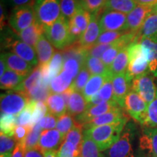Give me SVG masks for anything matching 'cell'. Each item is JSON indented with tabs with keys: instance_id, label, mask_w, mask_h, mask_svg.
Masks as SVG:
<instances>
[{
	"instance_id": "13",
	"label": "cell",
	"mask_w": 157,
	"mask_h": 157,
	"mask_svg": "<svg viewBox=\"0 0 157 157\" xmlns=\"http://www.w3.org/2000/svg\"><path fill=\"white\" fill-rule=\"evenodd\" d=\"M119 107L120 106L115 101L103 102V103L98 104V105L87 107V109L84 113L74 117V120H75L76 125H79V126L82 127L84 124L88 122L94 118L113 111V110Z\"/></svg>"
},
{
	"instance_id": "8",
	"label": "cell",
	"mask_w": 157,
	"mask_h": 157,
	"mask_svg": "<svg viewBox=\"0 0 157 157\" xmlns=\"http://www.w3.org/2000/svg\"><path fill=\"white\" fill-rule=\"evenodd\" d=\"M34 4L15 7L9 17L10 27L16 34L29 28L36 21Z\"/></svg>"
},
{
	"instance_id": "6",
	"label": "cell",
	"mask_w": 157,
	"mask_h": 157,
	"mask_svg": "<svg viewBox=\"0 0 157 157\" xmlns=\"http://www.w3.org/2000/svg\"><path fill=\"white\" fill-rule=\"evenodd\" d=\"M31 99L21 90H7L1 94V114L18 115L26 107Z\"/></svg>"
},
{
	"instance_id": "57",
	"label": "cell",
	"mask_w": 157,
	"mask_h": 157,
	"mask_svg": "<svg viewBox=\"0 0 157 157\" xmlns=\"http://www.w3.org/2000/svg\"><path fill=\"white\" fill-rule=\"evenodd\" d=\"M0 76H2L4 75V74L5 73V71L7 70H6V67H7V65H6V62H5V58H4V57L2 56V54H1V60H0Z\"/></svg>"
},
{
	"instance_id": "9",
	"label": "cell",
	"mask_w": 157,
	"mask_h": 157,
	"mask_svg": "<svg viewBox=\"0 0 157 157\" xmlns=\"http://www.w3.org/2000/svg\"><path fill=\"white\" fill-rule=\"evenodd\" d=\"M131 87L148 104L151 103L157 96V84L155 82V76L149 71L133 78Z\"/></svg>"
},
{
	"instance_id": "15",
	"label": "cell",
	"mask_w": 157,
	"mask_h": 157,
	"mask_svg": "<svg viewBox=\"0 0 157 157\" xmlns=\"http://www.w3.org/2000/svg\"><path fill=\"white\" fill-rule=\"evenodd\" d=\"M124 120H129V117L125 114L122 108L119 107L113 111L91 119L88 122L84 124L82 126V128H83V130H85V129H88L94 127L117 123Z\"/></svg>"
},
{
	"instance_id": "53",
	"label": "cell",
	"mask_w": 157,
	"mask_h": 157,
	"mask_svg": "<svg viewBox=\"0 0 157 157\" xmlns=\"http://www.w3.org/2000/svg\"><path fill=\"white\" fill-rule=\"evenodd\" d=\"M24 151H25V150L23 143H17L12 154V157H24Z\"/></svg>"
},
{
	"instance_id": "55",
	"label": "cell",
	"mask_w": 157,
	"mask_h": 157,
	"mask_svg": "<svg viewBox=\"0 0 157 157\" xmlns=\"http://www.w3.org/2000/svg\"><path fill=\"white\" fill-rule=\"evenodd\" d=\"M1 31H2V29L6 27V25H7V21H5V9L4 7V5L2 2L1 3Z\"/></svg>"
},
{
	"instance_id": "33",
	"label": "cell",
	"mask_w": 157,
	"mask_h": 157,
	"mask_svg": "<svg viewBox=\"0 0 157 157\" xmlns=\"http://www.w3.org/2000/svg\"><path fill=\"white\" fill-rule=\"evenodd\" d=\"M80 157H104L96 143L90 137L84 135Z\"/></svg>"
},
{
	"instance_id": "35",
	"label": "cell",
	"mask_w": 157,
	"mask_h": 157,
	"mask_svg": "<svg viewBox=\"0 0 157 157\" xmlns=\"http://www.w3.org/2000/svg\"><path fill=\"white\" fill-rule=\"evenodd\" d=\"M42 132V128L39 126V123L35 124L31 128L25 137V140L22 141L25 151L34 148L38 145L39 139Z\"/></svg>"
},
{
	"instance_id": "14",
	"label": "cell",
	"mask_w": 157,
	"mask_h": 157,
	"mask_svg": "<svg viewBox=\"0 0 157 157\" xmlns=\"http://www.w3.org/2000/svg\"><path fill=\"white\" fill-rule=\"evenodd\" d=\"M102 12L91 14V19L88 25L87 29L82 34L78 43L81 46L86 49H89L96 44L98 37L101 34V27H100V16Z\"/></svg>"
},
{
	"instance_id": "48",
	"label": "cell",
	"mask_w": 157,
	"mask_h": 157,
	"mask_svg": "<svg viewBox=\"0 0 157 157\" xmlns=\"http://www.w3.org/2000/svg\"><path fill=\"white\" fill-rule=\"evenodd\" d=\"M82 67H83L82 64L79 61H78L76 59L68 58L64 60L63 69L67 71L68 72L74 76V79H75Z\"/></svg>"
},
{
	"instance_id": "5",
	"label": "cell",
	"mask_w": 157,
	"mask_h": 157,
	"mask_svg": "<svg viewBox=\"0 0 157 157\" xmlns=\"http://www.w3.org/2000/svg\"><path fill=\"white\" fill-rule=\"evenodd\" d=\"M127 50L129 65L126 76L132 82L134 78L148 71V63L146 53L137 39L129 45Z\"/></svg>"
},
{
	"instance_id": "52",
	"label": "cell",
	"mask_w": 157,
	"mask_h": 157,
	"mask_svg": "<svg viewBox=\"0 0 157 157\" xmlns=\"http://www.w3.org/2000/svg\"><path fill=\"white\" fill-rule=\"evenodd\" d=\"M44 153L37 147L25 151L24 157H45Z\"/></svg>"
},
{
	"instance_id": "54",
	"label": "cell",
	"mask_w": 157,
	"mask_h": 157,
	"mask_svg": "<svg viewBox=\"0 0 157 157\" xmlns=\"http://www.w3.org/2000/svg\"><path fill=\"white\" fill-rule=\"evenodd\" d=\"M10 1L13 5H15V7L30 5L34 2V0H10Z\"/></svg>"
},
{
	"instance_id": "19",
	"label": "cell",
	"mask_w": 157,
	"mask_h": 157,
	"mask_svg": "<svg viewBox=\"0 0 157 157\" xmlns=\"http://www.w3.org/2000/svg\"><path fill=\"white\" fill-rule=\"evenodd\" d=\"M1 54L5 58L7 68L20 75L26 77L34 69L33 66L13 52H6Z\"/></svg>"
},
{
	"instance_id": "40",
	"label": "cell",
	"mask_w": 157,
	"mask_h": 157,
	"mask_svg": "<svg viewBox=\"0 0 157 157\" xmlns=\"http://www.w3.org/2000/svg\"><path fill=\"white\" fill-rule=\"evenodd\" d=\"M90 71L85 66H83L80 70L79 73L78 74L77 76H76L74 81L73 82V84L71 85V88L75 91L79 92V93H82L84 87L87 84V82L89 81L90 76Z\"/></svg>"
},
{
	"instance_id": "18",
	"label": "cell",
	"mask_w": 157,
	"mask_h": 157,
	"mask_svg": "<svg viewBox=\"0 0 157 157\" xmlns=\"http://www.w3.org/2000/svg\"><path fill=\"white\" fill-rule=\"evenodd\" d=\"M139 148L151 157H157V128L144 127L139 138Z\"/></svg>"
},
{
	"instance_id": "2",
	"label": "cell",
	"mask_w": 157,
	"mask_h": 157,
	"mask_svg": "<svg viewBox=\"0 0 157 157\" xmlns=\"http://www.w3.org/2000/svg\"><path fill=\"white\" fill-rule=\"evenodd\" d=\"M135 124H127L119 140L111 148L103 151L104 157H140L135 146Z\"/></svg>"
},
{
	"instance_id": "7",
	"label": "cell",
	"mask_w": 157,
	"mask_h": 157,
	"mask_svg": "<svg viewBox=\"0 0 157 157\" xmlns=\"http://www.w3.org/2000/svg\"><path fill=\"white\" fill-rule=\"evenodd\" d=\"M36 19L44 26L52 25L61 16L60 0H34Z\"/></svg>"
},
{
	"instance_id": "51",
	"label": "cell",
	"mask_w": 157,
	"mask_h": 157,
	"mask_svg": "<svg viewBox=\"0 0 157 157\" xmlns=\"http://www.w3.org/2000/svg\"><path fill=\"white\" fill-rule=\"evenodd\" d=\"M32 128L30 127H25V126H17L15 130L14 137L17 143L22 142L25 140V137L29 132V130Z\"/></svg>"
},
{
	"instance_id": "16",
	"label": "cell",
	"mask_w": 157,
	"mask_h": 157,
	"mask_svg": "<svg viewBox=\"0 0 157 157\" xmlns=\"http://www.w3.org/2000/svg\"><path fill=\"white\" fill-rule=\"evenodd\" d=\"M63 136L58 129H45L42 131L39 139L37 148H39L43 152L57 151L60 148V145L65 139Z\"/></svg>"
},
{
	"instance_id": "38",
	"label": "cell",
	"mask_w": 157,
	"mask_h": 157,
	"mask_svg": "<svg viewBox=\"0 0 157 157\" xmlns=\"http://www.w3.org/2000/svg\"><path fill=\"white\" fill-rule=\"evenodd\" d=\"M75 126L76 122L73 117L68 113H66L58 119L56 129L66 137V135Z\"/></svg>"
},
{
	"instance_id": "42",
	"label": "cell",
	"mask_w": 157,
	"mask_h": 157,
	"mask_svg": "<svg viewBox=\"0 0 157 157\" xmlns=\"http://www.w3.org/2000/svg\"><path fill=\"white\" fill-rule=\"evenodd\" d=\"M15 137L7 136L3 133L0 135V153L1 155L13 152L17 145Z\"/></svg>"
},
{
	"instance_id": "37",
	"label": "cell",
	"mask_w": 157,
	"mask_h": 157,
	"mask_svg": "<svg viewBox=\"0 0 157 157\" xmlns=\"http://www.w3.org/2000/svg\"><path fill=\"white\" fill-rule=\"evenodd\" d=\"M141 125L146 127L157 128V96L148 104L146 116Z\"/></svg>"
},
{
	"instance_id": "12",
	"label": "cell",
	"mask_w": 157,
	"mask_h": 157,
	"mask_svg": "<svg viewBox=\"0 0 157 157\" xmlns=\"http://www.w3.org/2000/svg\"><path fill=\"white\" fill-rule=\"evenodd\" d=\"M152 10L153 6L137 5L132 11L127 15L125 32L138 33L147 17L152 13Z\"/></svg>"
},
{
	"instance_id": "47",
	"label": "cell",
	"mask_w": 157,
	"mask_h": 157,
	"mask_svg": "<svg viewBox=\"0 0 157 157\" xmlns=\"http://www.w3.org/2000/svg\"><path fill=\"white\" fill-rule=\"evenodd\" d=\"M100 96L105 102L115 101L113 99V90L112 84V78L109 77L105 81L101 90L98 91Z\"/></svg>"
},
{
	"instance_id": "59",
	"label": "cell",
	"mask_w": 157,
	"mask_h": 157,
	"mask_svg": "<svg viewBox=\"0 0 157 157\" xmlns=\"http://www.w3.org/2000/svg\"><path fill=\"white\" fill-rule=\"evenodd\" d=\"M152 13H154V14H157V4H156V5H155L154 7H153Z\"/></svg>"
},
{
	"instance_id": "44",
	"label": "cell",
	"mask_w": 157,
	"mask_h": 157,
	"mask_svg": "<svg viewBox=\"0 0 157 157\" xmlns=\"http://www.w3.org/2000/svg\"><path fill=\"white\" fill-rule=\"evenodd\" d=\"M125 31H104L98 37L95 44H113L125 34Z\"/></svg>"
},
{
	"instance_id": "23",
	"label": "cell",
	"mask_w": 157,
	"mask_h": 157,
	"mask_svg": "<svg viewBox=\"0 0 157 157\" xmlns=\"http://www.w3.org/2000/svg\"><path fill=\"white\" fill-rule=\"evenodd\" d=\"M74 78L67 71L62 69L58 76L55 77L50 84V93L62 94L71 87Z\"/></svg>"
},
{
	"instance_id": "20",
	"label": "cell",
	"mask_w": 157,
	"mask_h": 157,
	"mask_svg": "<svg viewBox=\"0 0 157 157\" xmlns=\"http://www.w3.org/2000/svg\"><path fill=\"white\" fill-rule=\"evenodd\" d=\"M146 53L148 63V71L157 76V39L149 38L137 39Z\"/></svg>"
},
{
	"instance_id": "43",
	"label": "cell",
	"mask_w": 157,
	"mask_h": 157,
	"mask_svg": "<svg viewBox=\"0 0 157 157\" xmlns=\"http://www.w3.org/2000/svg\"><path fill=\"white\" fill-rule=\"evenodd\" d=\"M48 112V109L46 103L42 101H36L34 111H33L31 127H33L35 124H38L41 119L46 116Z\"/></svg>"
},
{
	"instance_id": "4",
	"label": "cell",
	"mask_w": 157,
	"mask_h": 157,
	"mask_svg": "<svg viewBox=\"0 0 157 157\" xmlns=\"http://www.w3.org/2000/svg\"><path fill=\"white\" fill-rule=\"evenodd\" d=\"M44 34L58 50H63L73 44L69 31V21L62 15L52 25L45 26Z\"/></svg>"
},
{
	"instance_id": "28",
	"label": "cell",
	"mask_w": 157,
	"mask_h": 157,
	"mask_svg": "<svg viewBox=\"0 0 157 157\" xmlns=\"http://www.w3.org/2000/svg\"><path fill=\"white\" fill-rule=\"evenodd\" d=\"M127 48H124L117 55V58L113 60V63L109 68V73L111 78L113 76L126 73L129 65V56Z\"/></svg>"
},
{
	"instance_id": "61",
	"label": "cell",
	"mask_w": 157,
	"mask_h": 157,
	"mask_svg": "<svg viewBox=\"0 0 157 157\" xmlns=\"http://www.w3.org/2000/svg\"><path fill=\"white\" fill-rule=\"evenodd\" d=\"M57 157H60V156H59V155L58 154V155H57Z\"/></svg>"
},
{
	"instance_id": "36",
	"label": "cell",
	"mask_w": 157,
	"mask_h": 157,
	"mask_svg": "<svg viewBox=\"0 0 157 157\" xmlns=\"http://www.w3.org/2000/svg\"><path fill=\"white\" fill-rule=\"evenodd\" d=\"M80 7L81 4L79 0H60L61 15L68 21L76 14Z\"/></svg>"
},
{
	"instance_id": "10",
	"label": "cell",
	"mask_w": 157,
	"mask_h": 157,
	"mask_svg": "<svg viewBox=\"0 0 157 157\" xmlns=\"http://www.w3.org/2000/svg\"><path fill=\"white\" fill-rule=\"evenodd\" d=\"M148 105V104L140 97L139 94L131 90L125 98L124 109L135 121L142 124Z\"/></svg>"
},
{
	"instance_id": "46",
	"label": "cell",
	"mask_w": 157,
	"mask_h": 157,
	"mask_svg": "<svg viewBox=\"0 0 157 157\" xmlns=\"http://www.w3.org/2000/svg\"><path fill=\"white\" fill-rule=\"evenodd\" d=\"M79 2L84 10L93 14L104 8L106 0H79Z\"/></svg>"
},
{
	"instance_id": "50",
	"label": "cell",
	"mask_w": 157,
	"mask_h": 157,
	"mask_svg": "<svg viewBox=\"0 0 157 157\" xmlns=\"http://www.w3.org/2000/svg\"><path fill=\"white\" fill-rule=\"evenodd\" d=\"M58 119L57 117L52 115V113L48 112L46 116L43 117L39 122V126L42 129H52L56 127Z\"/></svg>"
},
{
	"instance_id": "41",
	"label": "cell",
	"mask_w": 157,
	"mask_h": 157,
	"mask_svg": "<svg viewBox=\"0 0 157 157\" xmlns=\"http://www.w3.org/2000/svg\"><path fill=\"white\" fill-rule=\"evenodd\" d=\"M84 137V131L82 126L76 125L66 135L65 140L73 143L76 148L81 150L82 143Z\"/></svg>"
},
{
	"instance_id": "22",
	"label": "cell",
	"mask_w": 157,
	"mask_h": 157,
	"mask_svg": "<svg viewBox=\"0 0 157 157\" xmlns=\"http://www.w3.org/2000/svg\"><path fill=\"white\" fill-rule=\"evenodd\" d=\"M45 33V26L41 24L36 20L32 25L25 30L18 33L19 38L26 44L35 48L39 38Z\"/></svg>"
},
{
	"instance_id": "30",
	"label": "cell",
	"mask_w": 157,
	"mask_h": 157,
	"mask_svg": "<svg viewBox=\"0 0 157 157\" xmlns=\"http://www.w3.org/2000/svg\"><path fill=\"white\" fill-rule=\"evenodd\" d=\"M141 38L157 39V14L151 13L145 21L137 34V39Z\"/></svg>"
},
{
	"instance_id": "27",
	"label": "cell",
	"mask_w": 157,
	"mask_h": 157,
	"mask_svg": "<svg viewBox=\"0 0 157 157\" xmlns=\"http://www.w3.org/2000/svg\"><path fill=\"white\" fill-rule=\"evenodd\" d=\"M111 76L102 75H93L90 78L89 81L84 87L82 95L88 103L93 95L98 93L105 81Z\"/></svg>"
},
{
	"instance_id": "39",
	"label": "cell",
	"mask_w": 157,
	"mask_h": 157,
	"mask_svg": "<svg viewBox=\"0 0 157 157\" xmlns=\"http://www.w3.org/2000/svg\"><path fill=\"white\" fill-rule=\"evenodd\" d=\"M35 101L31 100L26 107L21 111V113L17 115V126H25V127H31V119H32L33 111H34L35 104Z\"/></svg>"
},
{
	"instance_id": "24",
	"label": "cell",
	"mask_w": 157,
	"mask_h": 157,
	"mask_svg": "<svg viewBox=\"0 0 157 157\" xmlns=\"http://www.w3.org/2000/svg\"><path fill=\"white\" fill-rule=\"evenodd\" d=\"M24 80L25 76L20 75L10 69H7L1 77L0 87L4 90H19Z\"/></svg>"
},
{
	"instance_id": "25",
	"label": "cell",
	"mask_w": 157,
	"mask_h": 157,
	"mask_svg": "<svg viewBox=\"0 0 157 157\" xmlns=\"http://www.w3.org/2000/svg\"><path fill=\"white\" fill-rule=\"evenodd\" d=\"M87 109V102L79 92L73 90L67 106L68 113L72 117L82 114Z\"/></svg>"
},
{
	"instance_id": "11",
	"label": "cell",
	"mask_w": 157,
	"mask_h": 157,
	"mask_svg": "<svg viewBox=\"0 0 157 157\" xmlns=\"http://www.w3.org/2000/svg\"><path fill=\"white\" fill-rule=\"evenodd\" d=\"M101 33L104 31H124L127 14L119 12L103 10L100 16Z\"/></svg>"
},
{
	"instance_id": "32",
	"label": "cell",
	"mask_w": 157,
	"mask_h": 157,
	"mask_svg": "<svg viewBox=\"0 0 157 157\" xmlns=\"http://www.w3.org/2000/svg\"><path fill=\"white\" fill-rule=\"evenodd\" d=\"M90 19H91V13L84 10L81 5L76 14L69 20V23L79 29L82 34H84L89 25Z\"/></svg>"
},
{
	"instance_id": "45",
	"label": "cell",
	"mask_w": 157,
	"mask_h": 157,
	"mask_svg": "<svg viewBox=\"0 0 157 157\" xmlns=\"http://www.w3.org/2000/svg\"><path fill=\"white\" fill-rule=\"evenodd\" d=\"M81 150L78 149L73 143L65 140L59 148L58 154L60 157H80Z\"/></svg>"
},
{
	"instance_id": "17",
	"label": "cell",
	"mask_w": 157,
	"mask_h": 157,
	"mask_svg": "<svg viewBox=\"0 0 157 157\" xmlns=\"http://www.w3.org/2000/svg\"><path fill=\"white\" fill-rule=\"evenodd\" d=\"M131 82L127 77L126 73L119 74L112 78L113 99L119 106L124 109L126 96L131 91Z\"/></svg>"
},
{
	"instance_id": "26",
	"label": "cell",
	"mask_w": 157,
	"mask_h": 157,
	"mask_svg": "<svg viewBox=\"0 0 157 157\" xmlns=\"http://www.w3.org/2000/svg\"><path fill=\"white\" fill-rule=\"evenodd\" d=\"M48 112L56 117H60L66 113L67 105L65 103L61 95L50 93L46 101Z\"/></svg>"
},
{
	"instance_id": "49",
	"label": "cell",
	"mask_w": 157,
	"mask_h": 157,
	"mask_svg": "<svg viewBox=\"0 0 157 157\" xmlns=\"http://www.w3.org/2000/svg\"><path fill=\"white\" fill-rule=\"evenodd\" d=\"M113 44H95L94 46L92 47V48L87 49L88 56L101 58L104 52L113 46Z\"/></svg>"
},
{
	"instance_id": "29",
	"label": "cell",
	"mask_w": 157,
	"mask_h": 157,
	"mask_svg": "<svg viewBox=\"0 0 157 157\" xmlns=\"http://www.w3.org/2000/svg\"><path fill=\"white\" fill-rule=\"evenodd\" d=\"M137 5H138L135 0H106L103 9L119 12L127 15Z\"/></svg>"
},
{
	"instance_id": "34",
	"label": "cell",
	"mask_w": 157,
	"mask_h": 157,
	"mask_svg": "<svg viewBox=\"0 0 157 157\" xmlns=\"http://www.w3.org/2000/svg\"><path fill=\"white\" fill-rule=\"evenodd\" d=\"M17 126V117L15 116L1 114V120H0L1 133H3L7 136L13 137Z\"/></svg>"
},
{
	"instance_id": "31",
	"label": "cell",
	"mask_w": 157,
	"mask_h": 157,
	"mask_svg": "<svg viewBox=\"0 0 157 157\" xmlns=\"http://www.w3.org/2000/svg\"><path fill=\"white\" fill-rule=\"evenodd\" d=\"M84 66L93 75L110 76L109 68L103 63L101 58L87 56L86 58Z\"/></svg>"
},
{
	"instance_id": "3",
	"label": "cell",
	"mask_w": 157,
	"mask_h": 157,
	"mask_svg": "<svg viewBox=\"0 0 157 157\" xmlns=\"http://www.w3.org/2000/svg\"><path fill=\"white\" fill-rule=\"evenodd\" d=\"M2 36V46L8 49L11 52L30 63L31 66L39 64L36 50L33 47L23 42L14 31H4Z\"/></svg>"
},
{
	"instance_id": "60",
	"label": "cell",
	"mask_w": 157,
	"mask_h": 157,
	"mask_svg": "<svg viewBox=\"0 0 157 157\" xmlns=\"http://www.w3.org/2000/svg\"><path fill=\"white\" fill-rule=\"evenodd\" d=\"M1 157H12V153H8V154L1 155Z\"/></svg>"
},
{
	"instance_id": "1",
	"label": "cell",
	"mask_w": 157,
	"mask_h": 157,
	"mask_svg": "<svg viewBox=\"0 0 157 157\" xmlns=\"http://www.w3.org/2000/svg\"><path fill=\"white\" fill-rule=\"evenodd\" d=\"M128 121L124 120L117 123L92 127L84 130V135L90 137L96 143L100 151L103 152L119 140Z\"/></svg>"
},
{
	"instance_id": "21",
	"label": "cell",
	"mask_w": 157,
	"mask_h": 157,
	"mask_svg": "<svg viewBox=\"0 0 157 157\" xmlns=\"http://www.w3.org/2000/svg\"><path fill=\"white\" fill-rule=\"evenodd\" d=\"M34 49L38 59V65L41 66L48 65L56 53L54 46L47 38L45 34L41 36Z\"/></svg>"
},
{
	"instance_id": "56",
	"label": "cell",
	"mask_w": 157,
	"mask_h": 157,
	"mask_svg": "<svg viewBox=\"0 0 157 157\" xmlns=\"http://www.w3.org/2000/svg\"><path fill=\"white\" fill-rule=\"evenodd\" d=\"M137 5H147V6H154L157 4V0H135Z\"/></svg>"
},
{
	"instance_id": "58",
	"label": "cell",
	"mask_w": 157,
	"mask_h": 157,
	"mask_svg": "<svg viewBox=\"0 0 157 157\" xmlns=\"http://www.w3.org/2000/svg\"><path fill=\"white\" fill-rule=\"evenodd\" d=\"M58 152L56 151H50L44 152L45 157H57Z\"/></svg>"
}]
</instances>
